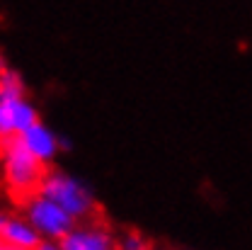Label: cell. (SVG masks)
Returning <instances> with one entry per match:
<instances>
[{
  "label": "cell",
  "mask_w": 252,
  "mask_h": 250,
  "mask_svg": "<svg viewBox=\"0 0 252 250\" xmlns=\"http://www.w3.org/2000/svg\"><path fill=\"white\" fill-rule=\"evenodd\" d=\"M0 151H2V163H5V180L10 189L17 197H30L34 192H39V185L46 175L44 165L39 158L32 153L30 148L22 143L20 134L17 136H7L0 139Z\"/></svg>",
  "instance_id": "cell-1"
},
{
  "label": "cell",
  "mask_w": 252,
  "mask_h": 250,
  "mask_svg": "<svg viewBox=\"0 0 252 250\" xmlns=\"http://www.w3.org/2000/svg\"><path fill=\"white\" fill-rule=\"evenodd\" d=\"M39 192L46 194L49 199H54L56 204H61L75 221L90 219L97 212V202H94L93 189L88 187L85 182H80L78 178H73L68 173H61V170L46 173L41 185H39Z\"/></svg>",
  "instance_id": "cell-2"
},
{
  "label": "cell",
  "mask_w": 252,
  "mask_h": 250,
  "mask_svg": "<svg viewBox=\"0 0 252 250\" xmlns=\"http://www.w3.org/2000/svg\"><path fill=\"white\" fill-rule=\"evenodd\" d=\"M25 216L44 236V241H61L63 236L78 223L61 204H56L54 199H49L41 192H34V194L27 197Z\"/></svg>",
  "instance_id": "cell-3"
},
{
  "label": "cell",
  "mask_w": 252,
  "mask_h": 250,
  "mask_svg": "<svg viewBox=\"0 0 252 250\" xmlns=\"http://www.w3.org/2000/svg\"><path fill=\"white\" fill-rule=\"evenodd\" d=\"M34 122H39V114L25 95L22 97H2L0 95V139L17 136Z\"/></svg>",
  "instance_id": "cell-4"
},
{
  "label": "cell",
  "mask_w": 252,
  "mask_h": 250,
  "mask_svg": "<svg viewBox=\"0 0 252 250\" xmlns=\"http://www.w3.org/2000/svg\"><path fill=\"white\" fill-rule=\"evenodd\" d=\"M61 250H112L117 248L112 231L102 228V226H73L61 241Z\"/></svg>",
  "instance_id": "cell-5"
},
{
  "label": "cell",
  "mask_w": 252,
  "mask_h": 250,
  "mask_svg": "<svg viewBox=\"0 0 252 250\" xmlns=\"http://www.w3.org/2000/svg\"><path fill=\"white\" fill-rule=\"evenodd\" d=\"M20 139L41 163H51L56 158V153L61 151V139L46 124H41V122H34L32 126H27L20 134Z\"/></svg>",
  "instance_id": "cell-6"
},
{
  "label": "cell",
  "mask_w": 252,
  "mask_h": 250,
  "mask_svg": "<svg viewBox=\"0 0 252 250\" xmlns=\"http://www.w3.org/2000/svg\"><path fill=\"white\" fill-rule=\"evenodd\" d=\"M0 238L7 248L12 250H32V248H41L44 236L32 226L27 219H7L5 228L0 231Z\"/></svg>",
  "instance_id": "cell-7"
},
{
  "label": "cell",
  "mask_w": 252,
  "mask_h": 250,
  "mask_svg": "<svg viewBox=\"0 0 252 250\" xmlns=\"http://www.w3.org/2000/svg\"><path fill=\"white\" fill-rule=\"evenodd\" d=\"M0 95L2 97H22L25 95L22 78L15 71H10V68H2L0 71Z\"/></svg>",
  "instance_id": "cell-8"
},
{
  "label": "cell",
  "mask_w": 252,
  "mask_h": 250,
  "mask_svg": "<svg viewBox=\"0 0 252 250\" xmlns=\"http://www.w3.org/2000/svg\"><path fill=\"white\" fill-rule=\"evenodd\" d=\"M119 248H124V250H146L148 248V243H146V238L138 236V233H126L124 241L119 243Z\"/></svg>",
  "instance_id": "cell-9"
},
{
  "label": "cell",
  "mask_w": 252,
  "mask_h": 250,
  "mask_svg": "<svg viewBox=\"0 0 252 250\" xmlns=\"http://www.w3.org/2000/svg\"><path fill=\"white\" fill-rule=\"evenodd\" d=\"M7 219H10V216H7V214H2V212H0V231H2V228H5V223H7Z\"/></svg>",
  "instance_id": "cell-10"
},
{
  "label": "cell",
  "mask_w": 252,
  "mask_h": 250,
  "mask_svg": "<svg viewBox=\"0 0 252 250\" xmlns=\"http://www.w3.org/2000/svg\"><path fill=\"white\" fill-rule=\"evenodd\" d=\"M2 248H7V246H5V243H2V238H0V250H2Z\"/></svg>",
  "instance_id": "cell-11"
}]
</instances>
